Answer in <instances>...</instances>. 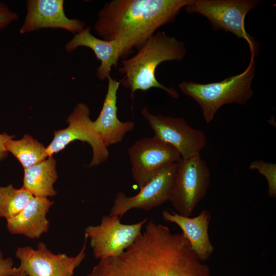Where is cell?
<instances>
[{"label": "cell", "mask_w": 276, "mask_h": 276, "mask_svg": "<svg viewBox=\"0 0 276 276\" xmlns=\"http://www.w3.org/2000/svg\"><path fill=\"white\" fill-rule=\"evenodd\" d=\"M250 170H258L266 178L268 185V194L270 197L276 196V166L275 164L266 163L263 160L252 162L249 165Z\"/></svg>", "instance_id": "cell-21"}, {"label": "cell", "mask_w": 276, "mask_h": 276, "mask_svg": "<svg viewBox=\"0 0 276 276\" xmlns=\"http://www.w3.org/2000/svg\"><path fill=\"white\" fill-rule=\"evenodd\" d=\"M18 19L17 14L5 3L0 2V30Z\"/></svg>", "instance_id": "cell-23"}, {"label": "cell", "mask_w": 276, "mask_h": 276, "mask_svg": "<svg viewBox=\"0 0 276 276\" xmlns=\"http://www.w3.org/2000/svg\"><path fill=\"white\" fill-rule=\"evenodd\" d=\"M56 162L53 156L30 167L24 169L22 188L34 197H53L57 191L53 185L58 175Z\"/></svg>", "instance_id": "cell-18"}, {"label": "cell", "mask_w": 276, "mask_h": 276, "mask_svg": "<svg viewBox=\"0 0 276 276\" xmlns=\"http://www.w3.org/2000/svg\"><path fill=\"white\" fill-rule=\"evenodd\" d=\"M162 217L165 221L175 223L180 227L192 249L202 262L210 258L214 247L209 235L211 216L208 210H203L196 217H190L165 210L162 212Z\"/></svg>", "instance_id": "cell-15"}, {"label": "cell", "mask_w": 276, "mask_h": 276, "mask_svg": "<svg viewBox=\"0 0 276 276\" xmlns=\"http://www.w3.org/2000/svg\"><path fill=\"white\" fill-rule=\"evenodd\" d=\"M13 276H27L26 274L20 268V270Z\"/></svg>", "instance_id": "cell-25"}, {"label": "cell", "mask_w": 276, "mask_h": 276, "mask_svg": "<svg viewBox=\"0 0 276 276\" xmlns=\"http://www.w3.org/2000/svg\"><path fill=\"white\" fill-rule=\"evenodd\" d=\"M191 0H113L105 4L94 25L104 40H117L122 58L141 47L160 27L174 21Z\"/></svg>", "instance_id": "cell-2"}, {"label": "cell", "mask_w": 276, "mask_h": 276, "mask_svg": "<svg viewBox=\"0 0 276 276\" xmlns=\"http://www.w3.org/2000/svg\"><path fill=\"white\" fill-rule=\"evenodd\" d=\"M90 27L85 28L75 34L68 42L65 49L71 53L80 47L90 48L101 64L97 70V76L100 80L107 79L110 76L111 68L117 67L122 57V48L116 40H106L98 38L90 33Z\"/></svg>", "instance_id": "cell-17"}, {"label": "cell", "mask_w": 276, "mask_h": 276, "mask_svg": "<svg viewBox=\"0 0 276 276\" xmlns=\"http://www.w3.org/2000/svg\"><path fill=\"white\" fill-rule=\"evenodd\" d=\"M178 163L158 170L133 196L128 197L122 192H118L109 215L121 218L131 209L148 211L169 201L177 175Z\"/></svg>", "instance_id": "cell-9"}, {"label": "cell", "mask_w": 276, "mask_h": 276, "mask_svg": "<svg viewBox=\"0 0 276 276\" xmlns=\"http://www.w3.org/2000/svg\"><path fill=\"white\" fill-rule=\"evenodd\" d=\"M87 276H211L181 233L150 220L119 256L99 260Z\"/></svg>", "instance_id": "cell-1"}, {"label": "cell", "mask_w": 276, "mask_h": 276, "mask_svg": "<svg viewBox=\"0 0 276 276\" xmlns=\"http://www.w3.org/2000/svg\"><path fill=\"white\" fill-rule=\"evenodd\" d=\"M6 150L19 160L24 169L37 164L48 157L46 147L29 134L18 140L11 139L5 145Z\"/></svg>", "instance_id": "cell-19"}, {"label": "cell", "mask_w": 276, "mask_h": 276, "mask_svg": "<svg viewBox=\"0 0 276 276\" xmlns=\"http://www.w3.org/2000/svg\"><path fill=\"white\" fill-rule=\"evenodd\" d=\"M142 115L154 132V136L173 146L183 159L199 155L206 139L201 130L191 127L181 117L153 114L147 107Z\"/></svg>", "instance_id": "cell-11"}, {"label": "cell", "mask_w": 276, "mask_h": 276, "mask_svg": "<svg viewBox=\"0 0 276 276\" xmlns=\"http://www.w3.org/2000/svg\"><path fill=\"white\" fill-rule=\"evenodd\" d=\"M89 115L90 110L86 104H77L67 119L68 126L54 132L53 139L46 147L48 156H53L70 143L80 140L88 143L92 148L93 158L89 167L105 162L109 156V152Z\"/></svg>", "instance_id": "cell-7"}, {"label": "cell", "mask_w": 276, "mask_h": 276, "mask_svg": "<svg viewBox=\"0 0 276 276\" xmlns=\"http://www.w3.org/2000/svg\"><path fill=\"white\" fill-rule=\"evenodd\" d=\"M145 219L133 224H124L120 217L104 216L100 224L88 225L84 231V237L89 239L94 257L99 260L121 254L142 233Z\"/></svg>", "instance_id": "cell-8"}, {"label": "cell", "mask_w": 276, "mask_h": 276, "mask_svg": "<svg viewBox=\"0 0 276 276\" xmlns=\"http://www.w3.org/2000/svg\"><path fill=\"white\" fill-rule=\"evenodd\" d=\"M27 14L20 29L21 34L43 28L62 29L77 33L85 28V23L68 18L63 0H29Z\"/></svg>", "instance_id": "cell-13"}, {"label": "cell", "mask_w": 276, "mask_h": 276, "mask_svg": "<svg viewBox=\"0 0 276 276\" xmlns=\"http://www.w3.org/2000/svg\"><path fill=\"white\" fill-rule=\"evenodd\" d=\"M75 257L65 253L54 254L43 242H39L36 248L26 246L19 247L15 256L20 262L19 267L27 276H73L86 256V242Z\"/></svg>", "instance_id": "cell-10"}, {"label": "cell", "mask_w": 276, "mask_h": 276, "mask_svg": "<svg viewBox=\"0 0 276 276\" xmlns=\"http://www.w3.org/2000/svg\"><path fill=\"white\" fill-rule=\"evenodd\" d=\"M34 196L22 187H0V217L6 220L19 213Z\"/></svg>", "instance_id": "cell-20"}, {"label": "cell", "mask_w": 276, "mask_h": 276, "mask_svg": "<svg viewBox=\"0 0 276 276\" xmlns=\"http://www.w3.org/2000/svg\"><path fill=\"white\" fill-rule=\"evenodd\" d=\"M54 202L48 198L33 197L17 215L6 220V227L13 235L39 238L49 228L47 214Z\"/></svg>", "instance_id": "cell-16"}, {"label": "cell", "mask_w": 276, "mask_h": 276, "mask_svg": "<svg viewBox=\"0 0 276 276\" xmlns=\"http://www.w3.org/2000/svg\"><path fill=\"white\" fill-rule=\"evenodd\" d=\"M108 87L102 109L95 121L94 126L106 147L121 142L126 134L134 127L132 121H121L117 115V93L120 81L107 78Z\"/></svg>", "instance_id": "cell-14"}, {"label": "cell", "mask_w": 276, "mask_h": 276, "mask_svg": "<svg viewBox=\"0 0 276 276\" xmlns=\"http://www.w3.org/2000/svg\"><path fill=\"white\" fill-rule=\"evenodd\" d=\"M210 177V170L200 154L188 159L181 158L169 199L177 213L190 217L205 197Z\"/></svg>", "instance_id": "cell-6"}, {"label": "cell", "mask_w": 276, "mask_h": 276, "mask_svg": "<svg viewBox=\"0 0 276 276\" xmlns=\"http://www.w3.org/2000/svg\"><path fill=\"white\" fill-rule=\"evenodd\" d=\"M20 270L19 267L13 266V261L11 257L5 258L0 250V276H13Z\"/></svg>", "instance_id": "cell-22"}, {"label": "cell", "mask_w": 276, "mask_h": 276, "mask_svg": "<svg viewBox=\"0 0 276 276\" xmlns=\"http://www.w3.org/2000/svg\"><path fill=\"white\" fill-rule=\"evenodd\" d=\"M128 153L132 177L140 190L158 170L181 159L173 146L154 136L136 141L129 147Z\"/></svg>", "instance_id": "cell-12"}, {"label": "cell", "mask_w": 276, "mask_h": 276, "mask_svg": "<svg viewBox=\"0 0 276 276\" xmlns=\"http://www.w3.org/2000/svg\"><path fill=\"white\" fill-rule=\"evenodd\" d=\"M14 137V135H10L6 133H0V159L3 158V156H5L8 153L5 147L6 142Z\"/></svg>", "instance_id": "cell-24"}, {"label": "cell", "mask_w": 276, "mask_h": 276, "mask_svg": "<svg viewBox=\"0 0 276 276\" xmlns=\"http://www.w3.org/2000/svg\"><path fill=\"white\" fill-rule=\"evenodd\" d=\"M272 276H276V275H275V274H274V275H272Z\"/></svg>", "instance_id": "cell-26"}, {"label": "cell", "mask_w": 276, "mask_h": 276, "mask_svg": "<svg viewBox=\"0 0 276 276\" xmlns=\"http://www.w3.org/2000/svg\"><path fill=\"white\" fill-rule=\"evenodd\" d=\"M257 0H191L185 7L188 14L196 13L205 17L214 30L231 32L248 43L251 57L258 55V42L246 31L244 19L247 13L258 4Z\"/></svg>", "instance_id": "cell-5"}, {"label": "cell", "mask_w": 276, "mask_h": 276, "mask_svg": "<svg viewBox=\"0 0 276 276\" xmlns=\"http://www.w3.org/2000/svg\"><path fill=\"white\" fill-rule=\"evenodd\" d=\"M255 73L254 58L244 71L223 80L206 84L182 81L178 86L182 93L193 99L201 107L205 122H211L223 105H243L252 97L251 84Z\"/></svg>", "instance_id": "cell-4"}, {"label": "cell", "mask_w": 276, "mask_h": 276, "mask_svg": "<svg viewBox=\"0 0 276 276\" xmlns=\"http://www.w3.org/2000/svg\"><path fill=\"white\" fill-rule=\"evenodd\" d=\"M187 50L184 43L164 32L155 33L137 50L132 57L123 59L119 71L124 75L120 83L130 91L133 99L136 90L147 91L152 88H160L174 98L178 94L173 87L159 83L156 78L158 65L166 61L182 60Z\"/></svg>", "instance_id": "cell-3"}]
</instances>
